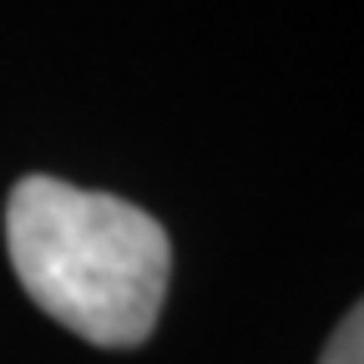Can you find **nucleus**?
I'll return each mask as SVG.
<instances>
[{
  "instance_id": "1",
  "label": "nucleus",
  "mask_w": 364,
  "mask_h": 364,
  "mask_svg": "<svg viewBox=\"0 0 364 364\" xmlns=\"http://www.w3.org/2000/svg\"><path fill=\"white\" fill-rule=\"evenodd\" d=\"M6 248L21 289L86 344L132 349L152 334L172 243L136 203L41 172L21 177L6 203Z\"/></svg>"
},
{
  "instance_id": "2",
  "label": "nucleus",
  "mask_w": 364,
  "mask_h": 364,
  "mask_svg": "<svg viewBox=\"0 0 364 364\" xmlns=\"http://www.w3.org/2000/svg\"><path fill=\"white\" fill-rule=\"evenodd\" d=\"M318 364H364V299L344 314V324L329 334Z\"/></svg>"
}]
</instances>
